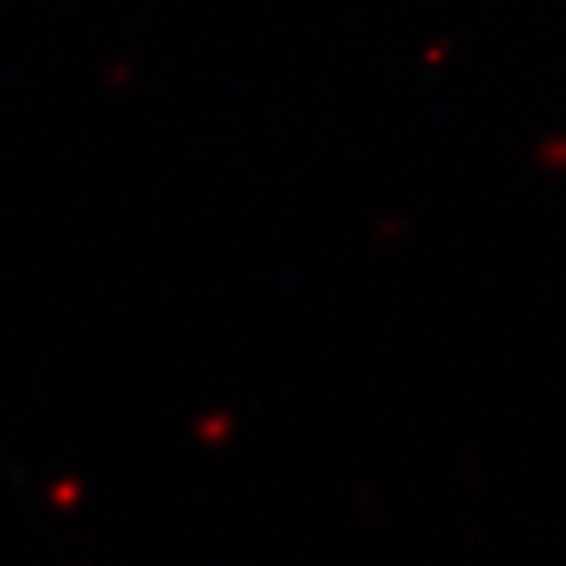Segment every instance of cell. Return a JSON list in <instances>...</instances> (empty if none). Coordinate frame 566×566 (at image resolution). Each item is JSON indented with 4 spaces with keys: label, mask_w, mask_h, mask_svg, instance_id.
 <instances>
[]
</instances>
